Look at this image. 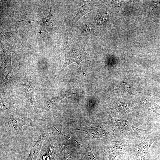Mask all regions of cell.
<instances>
[{
	"instance_id": "3",
	"label": "cell",
	"mask_w": 160,
	"mask_h": 160,
	"mask_svg": "<svg viewBox=\"0 0 160 160\" xmlns=\"http://www.w3.org/2000/svg\"><path fill=\"white\" fill-rule=\"evenodd\" d=\"M25 126L34 127L36 124L31 117L17 113L8 114L1 119V132L17 131Z\"/></svg>"
},
{
	"instance_id": "5",
	"label": "cell",
	"mask_w": 160,
	"mask_h": 160,
	"mask_svg": "<svg viewBox=\"0 0 160 160\" xmlns=\"http://www.w3.org/2000/svg\"><path fill=\"white\" fill-rule=\"evenodd\" d=\"M103 160H114L120 155L128 153L130 145L127 140H106L103 144Z\"/></svg>"
},
{
	"instance_id": "13",
	"label": "cell",
	"mask_w": 160,
	"mask_h": 160,
	"mask_svg": "<svg viewBox=\"0 0 160 160\" xmlns=\"http://www.w3.org/2000/svg\"><path fill=\"white\" fill-rule=\"evenodd\" d=\"M95 8L93 5L89 2H88L87 3L82 5L80 7L76 15L71 20V25L72 26L74 25L83 15L94 9Z\"/></svg>"
},
{
	"instance_id": "16",
	"label": "cell",
	"mask_w": 160,
	"mask_h": 160,
	"mask_svg": "<svg viewBox=\"0 0 160 160\" xmlns=\"http://www.w3.org/2000/svg\"><path fill=\"white\" fill-rule=\"evenodd\" d=\"M80 160H97L93 155L89 145L83 150Z\"/></svg>"
},
{
	"instance_id": "22",
	"label": "cell",
	"mask_w": 160,
	"mask_h": 160,
	"mask_svg": "<svg viewBox=\"0 0 160 160\" xmlns=\"http://www.w3.org/2000/svg\"><path fill=\"white\" fill-rule=\"evenodd\" d=\"M153 160H158V159H154Z\"/></svg>"
},
{
	"instance_id": "2",
	"label": "cell",
	"mask_w": 160,
	"mask_h": 160,
	"mask_svg": "<svg viewBox=\"0 0 160 160\" xmlns=\"http://www.w3.org/2000/svg\"><path fill=\"white\" fill-rule=\"evenodd\" d=\"M59 132L47 134L40 151L41 160H55L62 148L68 143L66 136Z\"/></svg>"
},
{
	"instance_id": "7",
	"label": "cell",
	"mask_w": 160,
	"mask_h": 160,
	"mask_svg": "<svg viewBox=\"0 0 160 160\" xmlns=\"http://www.w3.org/2000/svg\"><path fill=\"white\" fill-rule=\"evenodd\" d=\"M87 125H82L77 130L84 131L91 138L109 140L111 135H114L113 129L109 122H90Z\"/></svg>"
},
{
	"instance_id": "20",
	"label": "cell",
	"mask_w": 160,
	"mask_h": 160,
	"mask_svg": "<svg viewBox=\"0 0 160 160\" xmlns=\"http://www.w3.org/2000/svg\"><path fill=\"white\" fill-rule=\"evenodd\" d=\"M93 30V27L92 25H89L86 26L84 28V30L86 33H89Z\"/></svg>"
},
{
	"instance_id": "15",
	"label": "cell",
	"mask_w": 160,
	"mask_h": 160,
	"mask_svg": "<svg viewBox=\"0 0 160 160\" xmlns=\"http://www.w3.org/2000/svg\"><path fill=\"white\" fill-rule=\"evenodd\" d=\"M14 100L11 97L0 98V107L1 113L3 111L13 108L15 104Z\"/></svg>"
},
{
	"instance_id": "6",
	"label": "cell",
	"mask_w": 160,
	"mask_h": 160,
	"mask_svg": "<svg viewBox=\"0 0 160 160\" xmlns=\"http://www.w3.org/2000/svg\"><path fill=\"white\" fill-rule=\"evenodd\" d=\"M159 137V132L153 133L142 142L130 145L127 154L130 160H145L150 146Z\"/></svg>"
},
{
	"instance_id": "21",
	"label": "cell",
	"mask_w": 160,
	"mask_h": 160,
	"mask_svg": "<svg viewBox=\"0 0 160 160\" xmlns=\"http://www.w3.org/2000/svg\"><path fill=\"white\" fill-rule=\"evenodd\" d=\"M124 155V156L122 157L121 160H130L129 157L127 154Z\"/></svg>"
},
{
	"instance_id": "8",
	"label": "cell",
	"mask_w": 160,
	"mask_h": 160,
	"mask_svg": "<svg viewBox=\"0 0 160 160\" xmlns=\"http://www.w3.org/2000/svg\"><path fill=\"white\" fill-rule=\"evenodd\" d=\"M11 49L8 46H4L2 49L0 66L1 82L6 81L13 74L11 64Z\"/></svg>"
},
{
	"instance_id": "11",
	"label": "cell",
	"mask_w": 160,
	"mask_h": 160,
	"mask_svg": "<svg viewBox=\"0 0 160 160\" xmlns=\"http://www.w3.org/2000/svg\"><path fill=\"white\" fill-rule=\"evenodd\" d=\"M47 134V133L41 132L40 135L32 148L28 157L25 160H37L39 154L42 148Z\"/></svg>"
},
{
	"instance_id": "14",
	"label": "cell",
	"mask_w": 160,
	"mask_h": 160,
	"mask_svg": "<svg viewBox=\"0 0 160 160\" xmlns=\"http://www.w3.org/2000/svg\"><path fill=\"white\" fill-rule=\"evenodd\" d=\"M141 104L144 108L153 112L160 117V106L155 103L145 99L142 101Z\"/></svg>"
},
{
	"instance_id": "10",
	"label": "cell",
	"mask_w": 160,
	"mask_h": 160,
	"mask_svg": "<svg viewBox=\"0 0 160 160\" xmlns=\"http://www.w3.org/2000/svg\"><path fill=\"white\" fill-rule=\"evenodd\" d=\"M35 83L33 81L26 80L24 82V87L27 98L32 105L35 113H37L38 106L34 96V89Z\"/></svg>"
},
{
	"instance_id": "9",
	"label": "cell",
	"mask_w": 160,
	"mask_h": 160,
	"mask_svg": "<svg viewBox=\"0 0 160 160\" xmlns=\"http://www.w3.org/2000/svg\"><path fill=\"white\" fill-rule=\"evenodd\" d=\"M137 108V106L133 103L118 101L112 106L111 113L114 116L113 118H118L128 113L135 110Z\"/></svg>"
},
{
	"instance_id": "17",
	"label": "cell",
	"mask_w": 160,
	"mask_h": 160,
	"mask_svg": "<svg viewBox=\"0 0 160 160\" xmlns=\"http://www.w3.org/2000/svg\"><path fill=\"white\" fill-rule=\"evenodd\" d=\"M80 93H82V92L78 91H66L60 92L57 94L56 96H57V97L58 99V100L59 102L62 100L69 96L74 94Z\"/></svg>"
},
{
	"instance_id": "19",
	"label": "cell",
	"mask_w": 160,
	"mask_h": 160,
	"mask_svg": "<svg viewBox=\"0 0 160 160\" xmlns=\"http://www.w3.org/2000/svg\"><path fill=\"white\" fill-rule=\"evenodd\" d=\"M123 84H124V88L128 92L132 93L135 91V89L129 83L126 82H123Z\"/></svg>"
},
{
	"instance_id": "12",
	"label": "cell",
	"mask_w": 160,
	"mask_h": 160,
	"mask_svg": "<svg viewBox=\"0 0 160 160\" xmlns=\"http://www.w3.org/2000/svg\"><path fill=\"white\" fill-rule=\"evenodd\" d=\"M58 157L60 160H77L78 153L72 150V148L68 143L61 148Z\"/></svg>"
},
{
	"instance_id": "18",
	"label": "cell",
	"mask_w": 160,
	"mask_h": 160,
	"mask_svg": "<svg viewBox=\"0 0 160 160\" xmlns=\"http://www.w3.org/2000/svg\"><path fill=\"white\" fill-rule=\"evenodd\" d=\"M107 20V14L106 13H103L99 14L97 16V21L100 24L106 22Z\"/></svg>"
},
{
	"instance_id": "4",
	"label": "cell",
	"mask_w": 160,
	"mask_h": 160,
	"mask_svg": "<svg viewBox=\"0 0 160 160\" xmlns=\"http://www.w3.org/2000/svg\"><path fill=\"white\" fill-rule=\"evenodd\" d=\"M63 49L65 52V59L62 71L73 63H76L79 65L83 61L92 62L94 60V56L86 52L82 47L78 44H65L64 45Z\"/></svg>"
},
{
	"instance_id": "1",
	"label": "cell",
	"mask_w": 160,
	"mask_h": 160,
	"mask_svg": "<svg viewBox=\"0 0 160 160\" xmlns=\"http://www.w3.org/2000/svg\"><path fill=\"white\" fill-rule=\"evenodd\" d=\"M114 134L120 140H141L145 139L150 134L149 131L139 129L133 124L130 118L122 119L111 116L109 121Z\"/></svg>"
}]
</instances>
